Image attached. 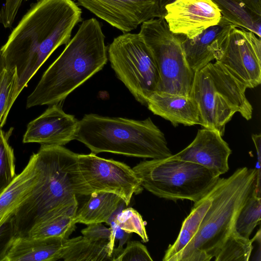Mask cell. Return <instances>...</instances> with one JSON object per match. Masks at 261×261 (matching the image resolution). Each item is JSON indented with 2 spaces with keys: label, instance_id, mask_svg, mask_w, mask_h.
Returning a JSON list of instances; mask_svg holds the SVG:
<instances>
[{
  "label": "cell",
  "instance_id": "obj_30",
  "mask_svg": "<svg viewBox=\"0 0 261 261\" xmlns=\"http://www.w3.org/2000/svg\"><path fill=\"white\" fill-rule=\"evenodd\" d=\"M146 247L137 241H128L115 261H152Z\"/></svg>",
  "mask_w": 261,
  "mask_h": 261
},
{
  "label": "cell",
  "instance_id": "obj_22",
  "mask_svg": "<svg viewBox=\"0 0 261 261\" xmlns=\"http://www.w3.org/2000/svg\"><path fill=\"white\" fill-rule=\"evenodd\" d=\"M77 208L78 202L60 208L35 225L26 237H59L68 239L76 228L75 217Z\"/></svg>",
  "mask_w": 261,
  "mask_h": 261
},
{
  "label": "cell",
  "instance_id": "obj_11",
  "mask_svg": "<svg viewBox=\"0 0 261 261\" xmlns=\"http://www.w3.org/2000/svg\"><path fill=\"white\" fill-rule=\"evenodd\" d=\"M78 161L82 175L92 193H114L128 206L133 195L143 191L133 168L123 163L102 158L92 152L78 154Z\"/></svg>",
  "mask_w": 261,
  "mask_h": 261
},
{
  "label": "cell",
  "instance_id": "obj_23",
  "mask_svg": "<svg viewBox=\"0 0 261 261\" xmlns=\"http://www.w3.org/2000/svg\"><path fill=\"white\" fill-rule=\"evenodd\" d=\"M61 259L64 261H114L109 241L92 242L83 236L66 239Z\"/></svg>",
  "mask_w": 261,
  "mask_h": 261
},
{
  "label": "cell",
  "instance_id": "obj_3",
  "mask_svg": "<svg viewBox=\"0 0 261 261\" xmlns=\"http://www.w3.org/2000/svg\"><path fill=\"white\" fill-rule=\"evenodd\" d=\"M99 22H82L27 98L26 107L62 103L70 93L99 71L108 61V46Z\"/></svg>",
  "mask_w": 261,
  "mask_h": 261
},
{
  "label": "cell",
  "instance_id": "obj_33",
  "mask_svg": "<svg viewBox=\"0 0 261 261\" xmlns=\"http://www.w3.org/2000/svg\"><path fill=\"white\" fill-rule=\"evenodd\" d=\"M15 236L13 217L0 227V261H3Z\"/></svg>",
  "mask_w": 261,
  "mask_h": 261
},
{
  "label": "cell",
  "instance_id": "obj_2",
  "mask_svg": "<svg viewBox=\"0 0 261 261\" xmlns=\"http://www.w3.org/2000/svg\"><path fill=\"white\" fill-rule=\"evenodd\" d=\"M36 156L38 181L13 216L15 237H26L37 223L92 192L81 172L78 154L61 145H41Z\"/></svg>",
  "mask_w": 261,
  "mask_h": 261
},
{
  "label": "cell",
  "instance_id": "obj_38",
  "mask_svg": "<svg viewBox=\"0 0 261 261\" xmlns=\"http://www.w3.org/2000/svg\"><path fill=\"white\" fill-rule=\"evenodd\" d=\"M174 0H160V7L163 14H164V10L165 7L172 2Z\"/></svg>",
  "mask_w": 261,
  "mask_h": 261
},
{
  "label": "cell",
  "instance_id": "obj_36",
  "mask_svg": "<svg viewBox=\"0 0 261 261\" xmlns=\"http://www.w3.org/2000/svg\"><path fill=\"white\" fill-rule=\"evenodd\" d=\"M252 12L261 15V0H238Z\"/></svg>",
  "mask_w": 261,
  "mask_h": 261
},
{
  "label": "cell",
  "instance_id": "obj_18",
  "mask_svg": "<svg viewBox=\"0 0 261 261\" xmlns=\"http://www.w3.org/2000/svg\"><path fill=\"white\" fill-rule=\"evenodd\" d=\"M39 176L35 153L30 156L22 171L0 194V227L12 218L29 197Z\"/></svg>",
  "mask_w": 261,
  "mask_h": 261
},
{
  "label": "cell",
  "instance_id": "obj_37",
  "mask_svg": "<svg viewBox=\"0 0 261 261\" xmlns=\"http://www.w3.org/2000/svg\"><path fill=\"white\" fill-rule=\"evenodd\" d=\"M6 67L5 62L0 47V76Z\"/></svg>",
  "mask_w": 261,
  "mask_h": 261
},
{
  "label": "cell",
  "instance_id": "obj_26",
  "mask_svg": "<svg viewBox=\"0 0 261 261\" xmlns=\"http://www.w3.org/2000/svg\"><path fill=\"white\" fill-rule=\"evenodd\" d=\"M251 240L239 234L233 229L219 247L216 261H248L252 252Z\"/></svg>",
  "mask_w": 261,
  "mask_h": 261
},
{
  "label": "cell",
  "instance_id": "obj_13",
  "mask_svg": "<svg viewBox=\"0 0 261 261\" xmlns=\"http://www.w3.org/2000/svg\"><path fill=\"white\" fill-rule=\"evenodd\" d=\"M163 18L172 32L191 39L218 24L222 15L212 0H174L165 7Z\"/></svg>",
  "mask_w": 261,
  "mask_h": 261
},
{
  "label": "cell",
  "instance_id": "obj_24",
  "mask_svg": "<svg viewBox=\"0 0 261 261\" xmlns=\"http://www.w3.org/2000/svg\"><path fill=\"white\" fill-rule=\"evenodd\" d=\"M220 11L222 18L231 25L250 31L261 37V15L246 7L238 0H212Z\"/></svg>",
  "mask_w": 261,
  "mask_h": 261
},
{
  "label": "cell",
  "instance_id": "obj_17",
  "mask_svg": "<svg viewBox=\"0 0 261 261\" xmlns=\"http://www.w3.org/2000/svg\"><path fill=\"white\" fill-rule=\"evenodd\" d=\"M67 239L15 237L3 261H56L61 259Z\"/></svg>",
  "mask_w": 261,
  "mask_h": 261
},
{
  "label": "cell",
  "instance_id": "obj_16",
  "mask_svg": "<svg viewBox=\"0 0 261 261\" xmlns=\"http://www.w3.org/2000/svg\"><path fill=\"white\" fill-rule=\"evenodd\" d=\"M146 106L154 114L169 121L174 126L201 125L198 106L190 96L153 93Z\"/></svg>",
  "mask_w": 261,
  "mask_h": 261
},
{
  "label": "cell",
  "instance_id": "obj_1",
  "mask_svg": "<svg viewBox=\"0 0 261 261\" xmlns=\"http://www.w3.org/2000/svg\"><path fill=\"white\" fill-rule=\"evenodd\" d=\"M82 13L72 0L31 4L1 47L6 67L16 68L20 93L52 53L69 42Z\"/></svg>",
  "mask_w": 261,
  "mask_h": 261
},
{
  "label": "cell",
  "instance_id": "obj_34",
  "mask_svg": "<svg viewBox=\"0 0 261 261\" xmlns=\"http://www.w3.org/2000/svg\"><path fill=\"white\" fill-rule=\"evenodd\" d=\"M87 227L81 230L85 238L95 242L100 240L110 241L111 236V228L106 227L101 223H93L87 225Z\"/></svg>",
  "mask_w": 261,
  "mask_h": 261
},
{
  "label": "cell",
  "instance_id": "obj_35",
  "mask_svg": "<svg viewBox=\"0 0 261 261\" xmlns=\"http://www.w3.org/2000/svg\"><path fill=\"white\" fill-rule=\"evenodd\" d=\"M251 138L254 143L257 154V164L255 169L257 172L260 173L261 135L260 134H252Z\"/></svg>",
  "mask_w": 261,
  "mask_h": 261
},
{
  "label": "cell",
  "instance_id": "obj_32",
  "mask_svg": "<svg viewBox=\"0 0 261 261\" xmlns=\"http://www.w3.org/2000/svg\"><path fill=\"white\" fill-rule=\"evenodd\" d=\"M24 1L28 0H5L4 4L0 9V23L4 28H11Z\"/></svg>",
  "mask_w": 261,
  "mask_h": 261
},
{
  "label": "cell",
  "instance_id": "obj_27",
  "mask_svg": "<svg viewBox=\"0 0 261 261\" xmlns=\"http://www.w3.org/2000/svg\"><path fill=\"white\" fill-rule=\"evenodd\" d=\"M20 93L16 68L5 67L0 76V129L5 124L9 111Z\"/></svg>",
  "mask_w": 261,
  "mask_h": 261
},
{
  "label": "cell",
  "instance_id": "obj_8",
  "mask_svg": "<svg viewBox=\"0 0 261 261\" xmlns=\"http://www.w3.org/2000/svg\"><path fill=\"white\" fill-rule=\"evenodd\" d=\"M139 34L151 50L159 72L156 92L190 96L195 72L182 46L184 36L172 32L163 17L141 24Z\"/></svg>",
  "mask_w": 261,
  "mask_h": 261
},
{
  "label": "cell",
  "instance_id": "obj_19",
  "mask_svg": "<svg viewBox=\"0 0 261 261\" xmlns=\"http://www.w3.org/2000/svg\"><path fill=\"white\" fill-rule=\"evenodd\" d=\"M87 201L76 211V223L88 225L105 222L108 225L117 214L126 207L124 200L118 195L110 192H93Z\"/></svg>",
  "mask_w": 261,
  "mask_h": 261
},
{
  "label": "cell",
  "instance_id": "obj_25",
  "mask_svg": "<svg viewBox=\"0 0 261 261\" xmlns=\"http://www.w3.org/2000/svg\"><path fill=\"white\" fill-rule=\"evenodd\" d=\"M261 198L254 188L239 212L233 225V229L240 236L249 239L254 228L260 223Z\"/></svg>",
  "mask_w": 261,
  "mask_h": 261
},
{
  "label": "cell",
  "instance_id": "obj_12",
  "mask_svg": "<svg viewBox=\"0 0 261 261\" xmlns=\"http://www.w3.org/2000/svg\"><path fill=\"white\" fill-rule=\"evenodd\" d=\"M80 5L123 33L163 17L160 0H76Z\"/></svg>",
  "mask_w": 261,
  "mask_h": 261
},
{
  "label": "cell",
  "instance_id": "obj_6",
  "mask_svg": "<svg viewBox=\"0 0 261 261\" xmlns=\"http://www.w3.org/2000/svg\"><path fill=\"white\" fill-rule=\"evenodd\" d=\"M247 89L217 61L195 72L190 96L198 106L200 125L223 136L226 123L236 113L251 119L253 108L246 96Z\"/></svg>",
  "mask_w": 261,
  "mask_h": 261
},
{
  "label": "cell",
  "instance_id": "obj_5",
  "mask_svg": "<svg viewBox=\"0 0 261 261\" xmlns=\"http://www.w3.org/2000/svg\"><path fill=\"white\" fill-rule=\"evenodd\" d=\"M255 168H238L219 178L215 193L199 229L183 250L179 261H209L233 229L237 216L252 193Z\"/></svg>",
  "mask_w": 261,
  "mask_h": 261
},
{
  "label": "cell",
  "instance_id": "obj_28",
  "mask_svg": "<svg viewBox=\"0 0 261 261\" xmlns=\"http://www.w3.org/2000/svg\"><path fill=\"white\" fill-rule=\"evenodd\" d=\"M11 133L0 129V194L16 175L14 150L8 141Z\"/></svg>",
  "mask_w": 261,
  "mask_h": 261
},
{
  "label": "cell",
  "instance_id": "obj_29",
  "mask_svg": "<svg viewBox=\"0 0 261 261\" xmlns=\"http://www.w3.org/2000/svg\"><path fill=\"white\" fill-rule=\"evenodd\" d=\"M115 221L126 232L135 233L142 239L143 242H148L145 223L141 215L136 210L132 207H125L117 214Z\"/></svg>",
  "mask_w": 261,
  "mask_h": 261
},
{
  "label": "cell",
  "instance_id": "obj_14",
  "mask_svg": "<svg viewBox=\"0 0 261 261\" xmlns=\"http://www.w3.org/2000/svg\"><path fill=\"white\" fill-rule=\"evenodd\" d=\"M61 104L49 105L41 115L28 123L23 143L63 146L75 140L79 120L66 113Z\"/></svg>",
  "mask_w": 261,
  "mask_h": 261
},
{
  "label": "cell",
  "instance_id": "obj_10",
  "mask_svg": "<svg viewBox=\"0 0 261 261\" xmlns=\"http://www.w3.org/2000/svg\"><path fill=\"white\" fill-rule=\"evenodd\" d=\"M215 59L247 88L261 83V40L252 32L229 25L213 46Z\"/></svg>",
  "mask_w": 261,
  "mask_h": 261
},
{
  "label": "cell",
  "instance_id": "obj_15",
  "mask_svg": "<svg viewBox=\"0 0 261 261\" xmlns=\"http://www.w3.org/2000/svg\"><path fill=\"white\" fill-rule=\"evenodd\" d=\"M231 153L228 144L218 131L203 127L187 147L168 158L200 165L220 176L228 171Z\"/></svg>",
  "mask_w": 261,
  "mask_h": 261
},
{
  "label": "cell",
  "instance_id": "obj_7",
  "mask_svg": "<svg viewBox=\"0 0 261 261\" xmlns=\"http://www.w3.org/2000/svg\"><path fill=\"white\" fill-rule=\"evenodd\" d=\"M133 169L142 187L153 195L194 203L212 190L220 176L200 165L168 158L143 161Z\"/></svg>",
  "mask_w": 261,
  "mask_h": 261
},
{
  "label": "cell",
  "instance_id": "obj_9",
  "mask_svg": "<svg viewBox=\"0 0 261 261\" xmlns=\"http://www.w3.org/2000/svg\"><path fill=\"white\" fill-rule=\"evenodd\" d=\"M111 67L135 98L146 106L156 92L159 72L153 55L141 35L125 33L108 47Z\"/></svg>",
  "mask_w": 261,
  "mask_h": 261
},
{
  "label": "cell",
  "instance_id": "obj_21",
  "mask_svg": "<svg viewBox=\"0 0 261 261\" xmlns=\"http://www.w3.org/2000/svg\"><path fill=\"white\" fill-rule=\"evenodd\" d=\"M216 187L217 182L212 190L202 198L195 202L190 214L182 222L177 239L166 251L163 258V261H179L183 250L194 237L211 205Z\"/></svg>",
  "mask_w": 261,
  "mask_h": 261
},
{
  "label": "cell",
  "instance_id": "obj_4",
  "mask_svg": "<svg viewBox=\"0 0 261 261\" xmlns=\"http://www.w3.org/2000/svg\"><path fill=\"white\" fill-rule=\"evenodd\" d=\"M75 140L95 154L107 152L152 159L172 155L164 133L150 117L137 120L86 114L79 120Z\"/></svg>",
  "mask_w": 261,
  "mask_h": 261
},
{
  "label": "cell",
  "instance_id": "obj_20",
  "mask_svg": "<svg viewBox=\"0 0 261 261\" xmlns=\"http://www.w3.org/2000/svg\"><path fill=\"white\" fill-rule=\"evenodd\" d=\"M230 24L222 18L220 22L212 26L193 38L184 37L182 46L187 62L194 72L215 60L213 45L215 40Z\"/></svg>",
  "mask_w": 261,
  "mask_h": 261
},
{
  "label": "cell",
  "instance_id": "obj_31",
  "mask_svg": "<svg viewBox=\"0 0 261 261\" xmlns=\"http://www.w3.org/2000/svg\"><path fill=\"white\" fill-rule=\"evenodd\" d=\"M115 217L109 224L111 229V236L109 244L114 261H115L116 258L123 250V245L127 243L132 234V233L126 232L118 225L115 221Z\"/></svg>",
  "mask_w": 261,
  "mask_h": 261
}]
</instances>
